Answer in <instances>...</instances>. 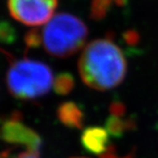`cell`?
<instances>
[{"instance_id": "8992f818", "label": "cell", "mask_w": 158, "mask_h": 158, "mask_svg": "<svg viewBox=\"0 0 158 158\" xmlns=\"http://www.w3.org/2000/svg\"><path fill=\"white\" fill-rule=\"evenodd\" d=\"M110 133L102 127H89L81 135V143L89 152L102 155L110 147Z\"/></svg>"}, {"instance_id": "7c38bea8", "label": "cell", "mask_w": 158, "mask_h": 158, "mask_svg": "<svg viewBox=\"0 0 158 158\" xmlns=\"http://www.w3.org/2000/svg\"><path fill=\"white\" fill-rule=\"evenodd\" d=\"M133 156H134L133 152H130L129 154H127L125 156H120L117 154L114 147H112L110 145V147L108 149V151L105 153H103L102 155H100V158H133Z\"/></svg>"}, {"instance_id": "7a4b0ae2", "label": "cell", "mask_w": 158, "mask_h": 158, "mask_svg": "<svg viewBox=\"0 0 158 158\" xmlns=\"http://www.w3.org/2000/svg\"><path fill=\"white\" fill-rule=\"evenodd\" d=\"M40 46L50 55L67 58L80 51L88 37L87 25L73 15H55L43 28L38 29Z\"/></svg>"}, {"instance_id": "3957f363", "label": "cell", "mask_w": 158, "mask_h": 158, "mask_svg": "<svg viewBox=\"0 0 158 158\" xmlns=\"http://www.w3.org/2000/svg\"><path fill=\"white\" fill-rule=\"evenodd\" d=\"M54 78L51 68L43 62L23 58L10 66L7 85L10 93L19 99H35L50 92Z\"/></svg>"}, {"instance_id": "30bf717a", "label": "cell", "mask_w": 158, "mask_h": 158, "mask_svg": "<svg viewBox=\"0 0 158 158\" xmlns=\"http://www.w3.org/2000/svg\"><path fill=\"white\" fill-rule=\"evenodd\" d=\"M117 1L118 0H93L91 5L92 17L95 20L104 18L114 3H117Z\"/></svg>"}, {"instance_id": "9c48e42d", "label": "cell", "mask_w": 158, "mask_h": 158, "mask_svg": "<svg viewBox=\"0 0 158 158\" xmlns=\"http://www.w3.org/2000/svg\"><path fill=\"white\" fill-rule=\"evenodd\" d=\"M53 88L57 94L66 95L70 94L74 88V79L73 75L68 73L58 74L54 78Z\"/></svg>"}, {"instance_id": "4fadbf2b", "label": "cell", "mask_w": 158, "mask_h": 158, "mask_svg": "<svg viewBox=\"0 0 158 158\" xmlns=\"http://www.w3.org/2000/svg\"><path fill=\"white\" fill-rule=\"evenodd\" d=\"M110 115L124 116V114H125V106L120 102L112 103L110 107Z\"/></svg>"}, {"instance_id": "5b68a950", "label": "cell", "mask_w": 158, "mask_h": 158, "mask_svg": "<svg viewBox=\"0 0 158 158\" xmlns=\"http://www.w3.org/2000/svg\"><path fill=\"white\" fill-rule=\"evenodd\" d=\"M1 136L9 142L20 146H24L28 152L39 154L41 139L39 135L31 129L22 124L18 119L12 118L3 124L1 127Z\"/></svg>"}, {"instance_id": "ba28073f", "label": "cell", "mask_w": 158, "mask_h": 158, "mask_svg": "<svg viewBox=\"0 0 158 158\" xmlns=\"http://www.w3.org/2000/svg\"><path fill=\"white\" fill-rule=\"evenodd\" d=\"M134 123L129 118H124L123 116L110 115L106 121V130L110 135L114 137H120L127 131L134 127Z\"/></svg>"}, {"instance_id": "277c9868", "label": "cell", "mask_w": 158, "mask_h": 158, "mask_svg": "<svg viewBox=\"0 0 158 158\" xmlns=\"http://www.w3.org/2000/svg\"><path fill=\"white\" fill-rule=\"evenodd\" d=\"M58 0H8L10 14L20 23L38 27L54 16Z\"/></svg>"}, {"instance_id": "52a82bcc", "label": "cell", "mask_w": 158, "mask_h": 158, "mask_svg": "<svg viewBox=\"0 0 158 158\" xmlns=\"http://www.w3.org/2000/svg\"><path fill=\"white\" fill-rule=\"evenodd\" d=\"M58 119L64 126L72 129H82L84 125V114L74 102H65L57 110Z\"/></svg>"}, {"instance_id": "6da1fadb", "label": "cell", "mask_w": 158, "mask_h": 158, "mask_svg": "<svg viewBox=\"0 0 158 158\" xmlns=\"http://www.w3.org/2000/svg\"><path fill=\"white\" fill-rule=\"evenodd\" d=\"M127 70L125 55L110 36L89 43L78 60V72L83 83L100 92L119 86Z\"/></svg>"}, {"instance_id": "8fae6325", "label": "cell", "mask_w": 158, "mask_h": 158, "mask_svg": "<svg viewBox=\"0 0 158 158\" xmlns=\"http://www.w3.org/2000/svg\"><path fill=\"white\" fill-rule=\"evenodd\" d=\"M39 154H36L31 152H21L17 154H13L10 152H0V158H38Z\"/></svg>"}, {"instance_id": "5bb4252c", "label": "cell", "mask_w": 158, "mask_h": 158, "mask_svg": "<svg viewBox=\"0 0 158 158\" xmlns=\"http://www.w3.org/2000/svg\"><path fill=\"white\" fill-rule=\"evenodd\" d=\"M73 158H86V157H73Z\"/></svg>"}]
</instances>
